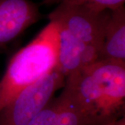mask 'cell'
<instances>
[{
    "label": "cell",
    "mask_w": 125,
    "mask_h": 125,
    "mask_svg": "<svg viewBox=\"0 0 125 125\" xmlns=\"http://www.w3.org/2000/svg\"><path fill=\"white\" fill-rule=\"evenodd\" d=\"M27 125H93L85 112L63 93L53 98Z\"/></svg>",
    "instance_id": "8992f818"
},
{
    "label": "cell",
    "mask_w": 125,
    "mask_h": 125,
    "mask_svg": "<svg viewBox=\"0 0 125 125\" xmlns=\"http://www.w3.org/2000/svg\"><path fill=\"white\" fill-rule=\"evenodd\" d=\"M108 10L61 4L47 15L49 21L65 27L83 46L81 68L98 59Z\"/></svg>",
    "instance_id": "3957f363"
},
{
    "label": "cell",
    "mask_w": 125,
    "mask_h": 125,
    "mask_svg": "<svg viewBox=\"0 0 125 125\" xmlns=\"http://www.w3.org/2000/svg\"><path fill=\"white\" fill-rule=\"evenodd\" d=\"M62 88L93 125H105L125 116V63L97 61L67 76Z\"/></svg>",
    "instance_id": "6da1fadb"
},
{
    "label": "cell",
    "mask_w": 125,
    "mask_h": 125,
    "mask_svg": "<svg viewBox=\"0 0 125 125\" xmlns=\"http://www.w3.org/2000/svg\"><path fill=\"white\" fill-rule=\"evenodd\" d=\"M125 0H42L41 5L52 6L61 4L83 5L100 10H113L125 6Z\"/></svg>",
    "instance_id": "ba28073f"
},
{
    "label": "cell",
    "mask_w": 125,
    "mask_h": 125,
    "mask_svg": "<svg viewBox=\"0 0 125 125\" xmlns=\"http://www.w3.org/2000/svg\"><path fill=\"white\" fill-rule=\"evenodd\" d=\"M103 125H125V116L122 117L120 118H119L118 120L113 121V122H108L107 124Z\"/></svg>",
    "instance_id": "9c48e42d"
},
{
    "label": "cell",
    "mask_w": 125,
    "mask_h": 125,
    "mask_svg": "<svg viewBox=\"0 0 125 125\" xmlns=\"http://www.w3.org/2000/svg\"><path fill=\"white\" fill-rule=\"evenodd\" d=\"M97 61L125 64V8L109 10Z\"/></svg>",
    "instance_id": "52a82bcc"
},
{
    "label": "cell",
    "mask_w": 125,
    "mask_h": 125,
    "mask_svg": "<svg viewBox=\"0 0 125 125\" xmlns=\"http://www.w3.org/2000/svg\"><path fill=\"white\" fill-rule=\"evenodd\" d=\"M58 48V28L49 21L10 59L0 79V111L22 90L57 67Z\"/></svg>",
    "instance_id": "7a4b0ae2"
},
{
    "label": "cell",
    "mask_w": 125,
    "mask_h": 125,
    "mask_svg": "<svg viewBox=\"0 0 125 125\" xmlns=\"http://www.w3.org/2000/svg\"><path fill=\"white\" fill-rule=\"evenodd\" d=\"M42 18L31 0H0V47L17 38Z\"/></svg>",
    "instance_id": "5b68a950"
},
{
    "label": "cell",
    "mask_w": 125,
    "mask_h": 125,
    "mask_svg": "<svg viewBox=\"0 0 125 125\" xmlns=\"http://www.w3.org/2000/svg\"><path fill=\"white\" fill-rule=\"evenodd\" d=\"M65 77L57 67L22 90L0 111V125H27L65 85Z\"/></svg>",
    "instance_id": "277c9868"
}]
</instances>
